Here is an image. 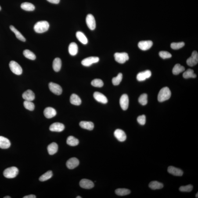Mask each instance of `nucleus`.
<instances>
[{
    "label": "nucleus",
    "mask_w": 198,
    "mask_h": 198,
    "mask_svg": "<svg viewBox=\"0 0 198 198\" xmlns=\"http://www.w3.org/2000/svg\"><path fill=\"white\" fill-rule=\"evenodd\" d=\"M159 55L161 57L164 59H169L172 57L171 54L166 51H161L159 52Z\"/></svg>",
    "instance_id": "nucleus-43"
},
{
    "label": "nucleus",
    "mask_w": 198,
    "mask_h": 198,
    "mask_svg": "<svg viewBox=\"0 0 198 198\" xmlns=\"http://www.w3.org/2000/svg\"><path fill=\"white\" fill-rule=\"evenodd\" d=\"M9 67L12 72L17 75H21L23 72L21 66L18 63L14 61H11L9 63Z\"/></svg>",
    "instance_id": "nucleus-4"
},
{
    "label": "nucleus",
    "mask_w": 198,
    "mask_h": 198,
    "mask_svg": "<svg viewBox=\"0 0 198 198\" xmlns=\"http://www.w3.org/2000/svg\"><path fill=\"white\" fill-rule=\"evenodd\" d=\"M49 24L48 22L43 21L37 22L34 26V30L36 32L42 33L48 30Z\"/></svg>",
    "instance_id": "nucleus-2"
},
{
    "label": "nucleus",
    "mask_w": 198,
    "mask_h": 198,
    "mask_svg": "<svg viewBox=\"0 0 198 198\" xmlns=\"http://www.w3.org/2000/svg\"><path fill=\"white\" fill-rule=\"evenodd\" d=\"M11 143L9 139L5 137L0 136V148L7 149L10 147Z\"/></svg>",
    "instance_id": "nucleus-21"
},
{
    "label": "nucleus",
    "mask_w": 198,
    "mask_h": 198,
    "mask_svg": "<svg viewBox=\"0 0 198 198\" xmlns=\"http://www.w3.org/2000/svg\"><path fill=\"white\" fill-rule=\"evenodd\" d=\"M80 185L81 188L85 189H90L94 187V184L92 181L84 179L80 181Z\"/></svg>",
    "instance_id": "nucleus-16"
},
{
    "label": "nucleus",
    "mask_w": 198,
    "mask_h": 198,
    "mask_svg": "<svg viewBox=\"0 0 198 198\" xmlns=\"http://www.w3.org/2000/svg\"><path fill=\"white\" fill-rule=\"evenodd\" d=\"M58 146L55 142H52L48 147V153L51 155H52L56 153L58 151Z\"/></svg>",
    "instance_id": "nucleus-23"
},
{
    "label": "nucleus",
    "mask_w": 198,
    "mask_h": 198,
    "mask_svg": "<svg viewBox=\"0 0 198 198\" xmlns=\"http://www.w3.org/2000/svg\"><path fill=\"white\" fill-rule=\"evenodd\" d=\"M76 37L80 42L84 45H86L88 43V39L83 33L81 32L78 31L76 33Z\"/></svg>",
    "instance_id": "nucleus-27"
},
{
    "label": "nucleus",
    "mask_w": 198,
    "mask_h": 198,
    "mask_svg": "<svg viewBox=\"0 0 198 198\" xmlns=\"http://www.w3.org/2000/svg\"><path fill=\"white\" fill-rule=\"evenodd\" d=\"M149 186L152 190H156L162 189L164 186V185L163 184L158 181H153L150 183Z\"/></svg>",
    "instance_id": "nucleus-28"
},
{
    "label": "nucleus",
    "mask_w": 198,
    "mask_h": 198,
    "mask_svg": "<svg viewBox=\"0 0 198 198\" xmlns=\"http://www.w3.org/2000/svg\"><path fill=\"white\" fill-rule=\"evenodd\" d=\"M148 95L147 94L144 93L142 94L139 97L138 101L142 106H145L148 103Z\"/></svg>",
    "instance_id": "nucleus-40"
},
{
    "label": "nucleus",
    "mask_w": 198,
    "mask_h": 198,
    "mask_svg": "<svg viewBox=\"0 0 198 198\" xmlns=\"http://www.w3.org/2000/svg\"><path fill=\"white\" fill-rule=\"evenodd\" d=\"M79 164V161L77 158L73 157L69 159L66 162V166L70 169L76 168Z\"/></svg>",
    "instance_id": "nucleus-14"
},
{
    "label": "nucleus",
    "mask_w": 198,
    "mask_h": 198,
    "mask_svg": "<svg viewBox=\"0 0 198 198\" xmlns=\"http://www.w3.org/2000/svg\"><path fill=\"white\" fill-rule=\"evenodd\" d=\"M86 23L88 28L91 30H95L96 27V22L95 17L92 14H88L86 18Z\"/></svg>",
    "instance_id": "nucleus-9"
},
{
    "label": "nucleus",
    "mask_w": 198,
    "mask_h": 198,
    "mask_svg": "<svg viewBox=\"0 0 198 198\" xmlns=\"http://www.w3.org/2000/svg\"><path fill=\"white\" fill-rule=\"evenodd\" d=\"M52 171H48L46 172L41 175L39 178V180L41 182L46 181L49 179L52 178Z\"/></svg>",
    "instance_id": "nucleus-35"
},
{
    "label": "nucleus",
    "mask_w": 198,
    "mask_h": 198,
    "mask_svg": "<svg viewBox=\"0 0 198 198\" xmlns=\"http://www.w3.org/2000/svg\"><path fill=\"white\" fill-rule=\"evenodd\" d=\"M115 60L120 63H124L129 59L128 54L126 52H116L114 55Z\"/></svg>",
    "instance_id": "nucleus-5"
},
{
    "label": "nucleus",
    "mask_w": 198,
    "mask_h": 198,
    "mask_svg": "<svg viewBox=\"0 0 198 198\" xmlns=\"http://www.w3.org/2000/svg\"><path fill=\"white\" fill-rule=\"evenodd\" d=\"M66 143L70 146H75L79 144V141L74 137L70 136L67 138Z\"/></svg>",
    "instance_id": "nucleus-29"
},
{
    "label": "nucleus",
    "mask_w": 198,
    "mask_h": 198,
    "mask_svg": "<svg viewBox=\"0 0 198 198\" xmlns=\"http://www.w3.org/2000/svg\"><path fill=\"white\" fill-rule=\"evenodd\" d=\"M168 172L170 174L175 176H182L184 173L182 170L173 166H170L168 167Z\"/></svg>",
    "instance_id": "nucleus-19"
},
{
    "label": "nucleus",
    "mask_w": 198,
    "mask_h": 198,
    "mask_svg": "<svg viewBox=\"0 0 198 198\" xmlns=\"http://www.w3.org/2000/svg\"><path fill=\"white\" fill-rule=\"evenodd\" d=\"M93 96L95 100L98 102L103 104L107 103L108 100L107 98L105 95L101 93L95 92L94 93Z\"/></svg>",
    "instance_id": "nucleus-18"
},
{
    "label": "nucleus",
    "mask_w": 198,
    "mask_h": 198,
    "mask_svg": "<svg viewBox=\"0 0 198 198\" xmlns=\"http://www.w3.org/2000/svg\"><path fill=\"white\" fill-rule=\"evenodd\" d=\"M19 172V170L16 167H12L4 170L3 175L4 177L7 178H13L17 176Z\"/></svg>",
    "instance_id": "nucleus-3"
},
{
    "label": "nucleus",
    "mask_w": 198,
    "mask_h": 198,
    "mask_svg": "<svg viewBox=\"0 0 198 198\" xmlns=\"http://www.w3.org/2000/svg\"><path fill=\"white\" fill-rule=\"evenodd\" d=\"M185 70V68L184 66H181L179 63L176 64L172 70V73L175 75L179 74Z\"/></svg>",
    "instance_id": "nucleus-31"
},
{
    "label": "nucleus",
    "mask_w": 198,
    "mask_h": 198,
    "mask_svg": "<svg viewBox=\"0 0 198 198\" xmlns=\"http://www.w3.org/2000/svg\"><path fill=\"white\" fill-rule=\"evenodd\" d=\"M120 106L123 110H127L129 106V98L128 95L126 94H124L122 95L120 99Z\"/></svg>",
    "instance_id": "nucleus-10"
},
{
    "label": "nucleus",
    "mask_w": 198,
    "mask_h": 198,
    "mask_svg": "<svg viewBox=\"0 0 198 198\" xmlns=\"http://www.w3.org/2000/svg\"><path fill=\"white\" fill-rule=\"evenodd\" d=\"M193 189V186L189 185L185 186H182L180 187L179 190L181 192H190Z\"/></svg>",
    "instance_id": "nucleus-42"
},
{
    "label": "nucleus",
    "mask_w": 198,
    "mask_h": 198,
    "mask_svg": "<svg viewBox=\"0 0 198 198\" xmlns=\"http://www.w3.org/2000/svg\"><path fill=\"white\" fill-rule=\"evenodd\" d=\"M1 6H0V10H1Z\"/></svg>",
    "instance_id": "nucleus-50"
},
{
    "label": "nucleus",
    "mask_w": 198,
    "mask_h": 198,
    "mask_svg": "<svg viewBox=\"0 0 198 198\" xmlns=\"http://www.w3.org/2000/svg\"><path fill=\"white\" fill-rule=\"evenodd\" d=\"M49 89L55 95H60L62 94L63 90L60 86L55 83L50 82L48 84Z\"/></svg>",
    "instance_id": "nucleus-6"
},
{
    "label": "nucleus",
    "mask_w": 198,
    "mask_h": 198,
    "mask_svg": "<svg viewBox=\"0 0 198 198\" xmlns=\"http://www.w3.org/2000/svg\"><path fill=\"white\" fill-rule=\"evenodd\" d=\"M91 85L97 88H101L103 86V81L100 79H96L92 80L91 82Z\"/></svg>",
    "instance_id": "nucleus-38"
},
{
    "label": "nucleus",
    "mask_w": 198,
    "mask_h": 198,
    "mask_svg": "<svg viewBox=\"0 0 198 198\" xmlns=\"http://www.w3.org/2000/svg\"><path fill=\"white\" fill-rule=\"evenodd\" d=\"M196 198H198V193L197 192V193L196 194Z\"/></svg>",
    "instance_id": "nucleus-48"
},
{
    "label": "nucleus",
    "mask_w": 198,
    "mask_h": 198,
    "mask_svg": "<svg viewBox=\"0 0 198 198\" xmlns=\"http://www.w3.org/2000/svg\"><path fill=\"white\" fill-rule=\"evenodd\" d=\"M23 106L26 109L30 111H33L34 109V104L31 101L25 100L23 102Z\"/></svg>",
    "instance_id": "nucleus-39"
},
{
    "label": "nucleus",
    "mask_w": 198,
    "mask_h": 198,
    "mask_svg": "<svg viewBox=\"0 0 198 198\" xmlns=\"http://www.w3.org/2000/svg\"><path fill=\"white\" fill-rule=\"evenodd\" d=\"M183 76L184 78L188 79L189 78H195L196 75L194 73V71L192 69H189L183 73Z\"/></svg>",
    "instance_id": "nucleus-33"
},
{
    "label": "nucleus",
    "mask_w": 198,
    "mask_h": 198,
    "mask_svg": "<svg viewBox=\"0 0 198 198\" xmlns=\"http://www.w3.org/2000/svg\"><path fill=\"white\" fill-rule=\"evenodd\" d=\"M64 125L60 123H55L50 127L49 129L52 132H61L64 130Z\"/></svg>",
    "instance_id": "nucleus-11"
},
{
    "label": "nucleus",
    "mask_w": 198,
    "mask_h": 198,
    "mask_svg": "<svg viewBox=\"0 0 198 198\" xmlns=\"http://www.w3.org/2000/svg\"><path fill=\"white\" fill-rule=\"evenodd\" d=\"M153 44L152 41H142L138 43V46L141 50L145 51L150 49Z\"/></svg>",
    "instance_id": "nucleus-15"
},
{
    "label": "nucleus",
    "mask_w": 198,
    "mask_h": 198,
    "mask_svg": "<svg viewBox=\"0 0 198 198\" xmlns=\"http://www.w3.org/2000/svg\"><path fill=\"white\" fill-rule=\"evenodd\" d=\"M70 101L72 104L75 106H80L81 101L79 97L75 94H73L70 97Z\"/></svg>",
    "instance_id": "nucleus-26"
},
{
    "label": "nucleus",
    "mask_w": 198,
    "mask_h": 198,
    "mask_svg": "<svg viewBox=\"0 0 198 198\" xmlns=\"http://www.w3.org/2000/svg\"><path fill=\"white\" fill-rule=\"evenodd\" d=\"M137 120L138 123L141 125H145L146 121V116L145 115H142L138 116Z\"/></svg>",
    "instance_id": "nucleus-44"
},
{
    "label": "nucleus",
    "mask_w": 198,
    "mask_h": 198,
    "mask_svg": "<svg viewBox=\"0 0 198 198\" xmlns=\"http://www.w3.org/2000/svg\"><path fill=\"white\" fill-rule=\"evenodd\" d=\"M10 28V29L12 30V31L14 33L17 38L21 41H26L25 38L22 35L21 33L19 30H17L13 26H11Z\"/></svg>",
    "instance_id": "nucleus-30"
},
{
    "label": "nucleus",
    "mask_w": 198,
    "mask_h": 198,
    "mask_svg": "<svg viewBox=\"0 0 198 198\" xmlns=\"http://www.w3.org/2000/svg\"><path fill=\"white\" fill-rule=\"evenodd\" d=\"M62 63L61 59L59 58H56L54 59L52 63V68L55 72H59L61 67Z\"/></svg>",
    "instance_id": "nucleus-25"
},
{
    "label": "nucleus",
    "mask_w": 198,
    "mask_h": 198,
    "mask_svg": "<svg viewBox=\"0 0 198 198\" xmlns=\"http://www.w3.org/2000/svg\"><path fill=\"white\" fill-rule=\"evenodd\" d=\"M21 7L22 9L27 11H32L35 9L34 5L28 2H24L22 3Z\"/></svg>",
    "instance_id": "nucleus-32"
},
{
    "label": "nucleus",
    "mask_w": 198,
    "mask_h": 198,
    "mask_svg": "<svg viewBox=\"0 0 198 198\" xmlns=\"http://www.w3.org/2000/svg\"><path fill=\"white\" fill-rule=\"evenodd\" d=\"M99 58L96 57H90L83 59L81 64L85 66H89L93 63H97L99 62Z\"/></svg>",
    "instance_id": "nucleus-8"
},
{
    "label": "nucleus",
    "mask_w": 198,
    "mask_h": 198,
    "mask_svg": "<svg viewBox=\"0 0 198 198\" xmlns=\"http://www.w3.org/2000/svg\"><path fill=\"white\" fill-rule=\"evenodd\" d=\"M185 46V43L184 42L178 43H172L171 45V47L174 50L179 49L182 48Z\"/></svg>",
    "instance_id": "nucleus-41"
},
{
    "label": "nucleus",
    "mask_w": 198,
    "mask_h": 198,
    "mask_svg": "<svg viewBox=\"0 0 198 198\" xmlns=\"http://www.w3.org/2000/svg\"><path fill=\"white\" fill-rule=\"evenodd\" d=\"M123 78V75L121 73H119L116 77H113L112 80L113 84L115 86H117L120 84Z\"/></svg>",
    "instance_id": "nucleus-37"
},
{
    "label": "nucleus",
    "mask_w": 198,
    "mask_h": 198,
    "mask_svg": "<svg viewBox=\"0 0 198 198\" xmlns=\"http://www.w3.org/2000/svg\"><path fill=\"white\" fill-rule=\"evenodd\" d=\"M36 196L35 195H28V196H24L23 198H36Z\"/></svg>",
    "instance_id": "nucleus-46"
},
{
    "label": "nucleus",
    "mask_w": 198,
    "mask_h": 198,
    "mask_svg": "<svg viewBox=\"0 0 198 198\" xmlns=\"http://www.w3.org/2000/svg\"><path fill=\"white\" fill-rule=\"evenodd\" d=\"M198 54L197 52L193 51L190 57L186 61L187 64L190 66H193L198 63Z\"/></svg>",
    "instance_id": "nucleus-7"
},
{
    "label": "nucleus",
    "mask_w": 198,
    "mask_h": 198,
    "mask_svg": "<svg viewBox=\"0 0 198 198\" xmlns=\"http://www.w3.org/2000/svg\"><path fill=\"white\" fill-rule=\"evenodd\" d=\"M48 2L51 3L57 4L59 3L60 0H47Z\"/></svg>",
    "instance_id": "nucleus-45"
},
{
    "label": "nucleus",
    "mask_w": 198,
    "mask_h": 198,
    "mask_svg": "<svg viewBox=\"0 0 198 198\" xmlns=\"http://www.w3.org/2000/svg\"><path fill=\"white\" fill-rule=\"evenodd\" d=\"M4 198H11L10 197V196H6L4 197Z\"/></svg>",
    "instance_id": "nucleus-47"
},
{
    "label": "nucleus",
    "mask_w": 198,
    "mask_h": 198,
    "mask_svg": "<svg viewBox=\"0 0 198 198\" xmlns=\"http://www.w3.org/2000/svg\"><path fill=\"white\" fill-rule=\"evenodd\" d=\"M115 137L120 142H124L126 139V135L124 131L121 129L116 130L114 133Z\"/></svg>",
    "instance_id": "nucleus-12"
},
{
    "label": "nucleus",
    "mask_w": 198,
    "mask_h": 198,
    "mask_svg": "<svg viewBox=\"0 0 198 198\" xmlns=\"http://www.w3.org/2000/svg\"><path fill=\"white\" fill-rule=\"evenodd\" d=\"M79 125L81 128L89 130H92L94 128V124L92 122L81 121Z\"/></svg>",
    "instance_id": "nucleus-22"
},
{
    "label": "nucleus",
    "mask_w": 198,
    "mask_h": 198,
    "mask_svg": "<svg viewBox=\"0 0 198 198\" xmlns=\"http://www.w3.org/2000/svg\"><path fill=\"white\" fill-rule=\"evenodd\" d=\"M82 198L80 196H77V198Z\"/></svg>",
    "instance_id": "nucleus-49"
},
{
    "label": "nucleus",
    "mask_w": 198,
    "mask_h": 198,
    "mask_svg": "<svg viewBox=\"0 0 198 198\" xmlns=\"http://www.w3.org/2000/svg\"><path fill=\"white\" fill-rule=\"evenodd\" d=\"M152 73L150 70H145L138 73L137 77V79L140 81H144L146 79L150 77Z\"/></svg>",
    "instance_id": "nucleus-13"
},
{
    "label": "nucleus",
    "mask_w": 198,
    "mask_h": 198,
    "mask_svg": "<svg viewBox=\"0 0 198 198\" xmlns=\"http://www.w3.org/2000/svg\"><path fill=\"white\" fill-rule=\"evenodd\" d=\"M23 55L26 58L31 60H34L36 58L35 55L28 50H24L23 52Z\"/></svg>",
    "instance_id": "nucleus-36"
},
{
    "label": "nucleus",
    "mask_w": 198,
    "mask_h": 198,
    "mask_svg": "<svg viewBox=\"0 0 198 198\" xmlns=\"http://www.w3.org/2000/svg\"><path fill=\"white\" fill-rule=\"evenodd\" d=\"M43 113L45 117L48 119L52 118L56 116L57 114L56 110L52 107L46 108Z\"/></svg>",
    "instance_id": "nucleus-17"
},
{
    "label": "nucleus",
    "mask_w": 198,
    "mask_h": 198,
    "mask_svg": "<svg viewBox=\"0 0 198 198\" xmlns=\"http://www.w3.org/2000/svg\"><path fill=\"white\" fill-rule=\"evenodd\" d=\"M78 46L75 43L72 42L69 45V52L71 55L74 56L77 55L78 52Z\"/></svg>",
    "instance_id": "nucleus-24"
},
{
    "label": "nucleus",
    "mask_w": 198,
    "mask_h": 198,
    "mask_svg": "<svg viewBox=\"0 0 198 198\" xmlns=\"http://www.w3.org/2000/svg\"><path fill=\"white\" fill-rule=\"evenodd\" d=\"M171 92L168 87H164L161 89L158 95V100L163 102L169 99L171 96Z\"/></svg>",
    "instance_id": "nucleus-1"
},
{
    "label": "nucleus",
    "mask_w": 198,
    "mask_h": 198,
    "mask_svg": "<svg viewBox=\"0 0 198 198\" xmlns=\"http://www.w3.org/2000/svg\"><path fill=\"white\" fill-rule=\"evenodd\" d=\"M23 99L26 101H33L35 98V95L31 90H28L23 92L22 95Z\"/></svg>",
    "instance_id": "nucleus-20"
},
{
    "label": "nucleus",
    "mask_w": 198,
    "mask_h": 198,
    "mask_svg": "<svg viewBox=\"0 0 198 198\" xmlns=\"http://www.w3.org/2000/svg\"><path fill=\"white\" fill-rule=\"evenodd\" d=\"M130 190H129L124 189H118L116 190H115V193L116 195L120 196H124L126 195H128L130 193Z\"/></svg>",
    "instance_id": "nucleus-34"
}]
</instances>
